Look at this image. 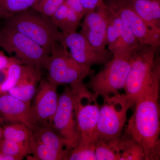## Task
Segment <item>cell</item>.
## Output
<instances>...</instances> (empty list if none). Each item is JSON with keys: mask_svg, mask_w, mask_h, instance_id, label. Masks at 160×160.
Segmentation results:
<instances>
[{"mask_svg": "<svg viewBox=\"0 0 160 160\" xmlns=\"http://www.w3.org/2000/svg\"><path fill=\"white\" fill-rule=\"evenodd\" d=\"M160 67L136 101L126 130V136L142 146L145 160L160 159Z\"/></svg>", "mask_w": 160, "mask_h": 160, "instance_id": "cell-1", "label": "cell"}, {"mask_svg": "<svg viewBox=\"0 0 160 160\" xmlns=\"http://www.w3.org/2000/svg\"><path fill=\"white\" fill-rule=\"evenodd\" d=\"M0 19L7 26L38 43L49 54L59 42L61 31L51 18L33 9H28L9 17Z\"/></svg>", "mask_w": 160, "mask_h": 160, "instance_id": "cell-2", "label": "cell"}, {"mask_svg": "<svg viewBox=\"0 0 160 160\" xmlns=\"http://www.w3.org/2000/svg\"><path fill=\"white\" fill-rule=\"evenodd\" d=\"M159 48L141 44L131 57V66L124 89L131 106L145 88L152 75L160 67Z\"/></svg>", "mask_w": 160, "mask_h": 160, "instance_id": "cell-3", "label": "cell"}, {"mask_svg": "<svg viewBox=\"0 0 160 160\" xmlns=\"http://www.w3.org/2000/svg\"><path fill=\"white\" fill-rule=\"evenodd\" d=\"M0 47L15 55L23 65L46 69L49 54L26 35L7 26L0 19Z\"/></svg>", "mask_w": 160, "mask_h": 160, "instance_id": "cell-4", "label": "cell"}, {"mask_svg": "<svg viewBox=\"0 0 160 160\" xmlns=\"http://www.w3.org/2000/svg\"><path fill=\"white\" fill-rule=\"evenodd\" d=\"M70 87L74 97L75 118L79 138L77 145H89L92 143L98 119V97L83 82Z\"/></svg>", "mask_w": 160, "mask_h": 160, "instance_id": "cell-5", "label": "cell"}, {"mask_svg": "<svg viewBox=\"0 0 160 160\" xmlns=\"http://www.w3.org/2000/svg\"><path fill=\"white\" fill-rule=\"evenodd\" d=\"M131 106L125 94L117 93L104 99L92 142L95 144L98 141L120 137L126 124L127 112Z\"/></svg>", "mask_w": 160, "mask_h": 160, "instance_id": "cell-6", "label": "cell"}, {"mask_svg": "<svg viewBox=\"0 0 160 160\" xmlns=\"http://www.w3.org/2000/svg\"><path fill=\"white\" fill-rule=\"evenodd\" d=\"M46 69V79L55 85H74L94 74L91 67L83 66L72 57L67 49L59 42L49 55Z\"/></svg>", "mask_w": 160, "mask_h": 160, "instance_id": "cell-7", "label": "cell"}, {"mask_svg": "<svg viewBox=\"0 0 160 160\" xmlns=\"http://www.w3.org/2000/svg\"><path fill=\"white\" fill-rule=\"evenodd\" d=\"M131 57L113 56L102 69L90 76L86 86L96 96L102 97L103 99L118 93V90L125 87L131 66Z\"/></svg>", "mask_w": 160, "mask_h": 160, "instance_id": "cell-8", "label": "cell"}, {"mask_svg": "<svg viewBox=\"0 0 160 160\" xmlns=\"http://www.w3.org/2000/svg\"><path fill=\"white\" fill-rule=\"evenodd\" d=\"M74 97L70 86H67L59 96L56 111L49 125L66 142L69 151L79 142L74 113Z\"/></svg>", "mask_w": 160, "mask_h": 160, "instance_id": "cell-9", "label": "cell"}, {"mask_svg": "<svg viewBox=\"0 0 160 160\" xmlns=\"http://www.w3.org/2000/svg\"><path fill=\"white\" fill-rule=\"evenodd\" d=\"M109 12L122 20L142 44L160 48V34L152 30L131 7L129 0H108Z\"/></svg>", "mask_w": 160, "mask_h": 160, "instance_id": "cell-10", "label": "cell"}, {"mask_svg": "<svg viewBox=\"0 0 160 160\" xmlns=\"http://www.w3.org/2000/svg\"><path fill=\"white\" fill-rule=\"evenodd\" d=\"M107 21V49L112 56L130 57L138 48L141 43L135 37L125 22L109 12L108 10Z\"/></svg>", "mask_w": 160, "mask_h": 160, "instance_id": "cell-11", "label": "cell"}, {"mask_svg": "<svg viewBox=\"0 0 160 160\" xmlns=\"http://www.w3.org/2000/svg\"><path fill=\"white\" fill-rule=\"evenodd\" d=\"M59 43L67 49L75 61L83 66L105 65L111 60L112 55L108 49L105 51L94 49L85 38L77 32L69 33L61 32Z\"/></svg>", "mask_w": 160, "mask_h": 160, "instance_id": "cell-12", "label": "cell"}, {"mask_svg": "<svg viewBox=\"0 0 160 160\" xmlns=\"http://www.w3.org/2000/svg\"><path fill=\"white\" fill-rule=\"evenodd\" d=\"M58 86L46 79L40 81L34 104L31 106L32 129L36 126L51 123L58 103Z\"/></svg>", "mask_w": 160, "mask_h": 160, "instance_id": "cell-13", "label": "cell"}, {"mask_svg": "<svg viewBox=\"0 0 160 160\" xmlns=\"http://www.w3.org/2000/svg\"><path fill=\"white\" fill-rule=\"evenodd\" d=\"M107 12L106 4L103 2L94 10L87 11L82 22L80 24V33L98 51L107 50L106 48Z\"/></svg>", "mask_w": 160, "mask_h": 160, "instance_id": "cell-14", "label": "cell"}, {"mask_svg": "<svg viewBox=\"0 0 160 160\" xmlns=\"http://www.w3.org/2000/svg\"><path fill=\"white\" fill-rule=\"evenodd\" d=\"M31 106L29 103L23 102L8 93L0 95L1 118L10 123H22L30 130L32 128Z\"/></svg>", "mask_w": 160, "mask_h": 160, "instance_id": "cell-15", "label": "cell"}, {"mask_svg": "<svg viewBox=\"0 0 160 160\" xmlns=\"http://www.w3.org/2000/svg\"><path fill=\"white\" fill-rule=\"evenodd\" d=\"M41 80L40 69L23 65L22 71L18 82L8 93L26 102L31 103Z\"/></svg>", "mask_w": 160, "mask_h": 160, "instance_id": "cell-16", "label": "cell"}, {"mask_svg": "<svg viewBox=\"0 0 160 160\" xmlns=\"http://www.w3.org/2000/svg\"><path fill=\"white\" fill-rule=\"evenodd\" d=\"M131 7L147 26L160 34V0H129Z\"/></svg>", "mask_w": 160, "mask_h": 160, "instance_id": "cell-17", "label": "cell"}, {"mask_svg": "<svg viewBox=\"0 0 160 160\" xmlns=\"http://www.w3.org/2000/svg\"><path fill=\"white\" fill-rule=\"evenodd\" d=\"M29 138L68 156L66 142L52 129L49 124L35 126L30 130Z\"/></svg>", "mask_w": 160, "mask_h": 160, "instance_id": "cell-18", "label": "cell"}, {"mask_svg": "<svg viewBox=\"0 0 160 160\" xmlns=\"http://www.w3.org/2000/svg\"><path fill=\"white\" fill-rule=\"evenodd\" d=\"M60 31L64 33L77 32L81 24V19L63 3L51 17Z\"/></svg>", "mask_w": 160, "mask_h": 160, "instance_id": "cell-19", "label": "cell"}, {"mask_svg": "<svg viewBox=\"0 0 160 160\" xmlns=\"http://www.w3.org/2000/svg\"><path fill=\"white\" fill-rule=\"evenodd\" d=\"M121 143V137L96 142L94 144L97 160H119Z\"/></svg>", "mask_w": 160, "mask_h": 160, "instance_id": "cell-20", "label": "cell"}, {"mask_svg": "<svg viewBox=\"0 0 160 160\" xmlns=\"http://www.w3.org/2000/svg\"><path fill=\"white\" fill-rule=\"evenodd\" d=\"M23 65L15 58H12L8 67L5 70V78L0 83V95L8 93L14 87L19 80Z\"/></svg>", "mask_w": 160, "mask_h": 160, "instance_id": "cell-21", "label": "cell"}, {"mask_svg": "<svg viewBox=\"0 0 160 160\" xmlns=\"http://www.w3.org/2000/svg\"><path fill=\"white\" fill-rule=\"evenodd\" d=\"M29 143L30 154L32 155L27 156V157L32 158V160H62L67 159L66 155L56 151L42 144L36 142L29 138Z\"/></svg>", "mask_w": 160, "mask_h": 160, "instance_id": "cell-22", "label": "cell"}, {"mask_svg": "<svg viewBox=\"0 0 160 160\" xmlns=\"http://www.w3.org/2000/svg\"><path fill=\"white\" fill-rule=\"evenodd\" d=\"M30 130L25 124L10 123L3 127V139L19 143H28Z\"/></svg>", "mask_w": 160, "mask_h": 160, "instance_id": "cell-23", "label": "cell"}, {"mask_svg": "<svg viewBox=\"0 0 160 160\" xmlns=\"http://www.w3.org/2000/svg\"><path fill=\"white\" fill-rule=\"evenodd\" d=\"M36 0H0V18H6L29 9Z\"/></svg>", "mask_w": 160, "mask_h": 160, "instance_id": "cell-24", "label": "cell"}, {"mask_svg": "<svg viewBox=\"0 0 160 160\" xmlns=\"http://www.w3.org/2000/svg\"><path fill=\"white\" fill-rule=\"evenodd\" d=\"M122 138L119 160H145V153L142 146L131 138L126 136Z\"/></svg>", "mask_w": 160, "mask_h": 160, "instance_id": "cell-25", "label": "cell"}, {"mask_svg": "<svg viewBox=\"0 0 160 160\" xmlns=\"http://www.w3.org/2000/svg\"><path fill=\"white\" fill-rule=\"evenodd\" d=\"M0 153L22 160L30 154L29 143L16 142L2 139L0 142Z\"/></svg>", "mask_w": 160, "mask_h": 160, "instance_id": "cell-26", "label": "cell"}, {"mask_svg": "<svg viewBox=\"0 0 160 160\" xmlns=\"http://www.w3.org/2000/svg\"><path fill=\"white\" fill-rule=\"evenodd\" d=\"M66 160H97L95 144L77 145L69 151Z\"/></svg>", "mask_w": 160, "mask_h": 160, "instance_id": "cell-27", "label": "cell"}, {"mask_svg": "<svg viewBox=\"0 0 160 160\" xmlns=\"http://www.w3.org/2000/svg\"><path fill=\"white\" fill-rule=\"evenodd\" d=\"M65 0H46L38 6L32 7V9L41 14L51 18Z\"/></svg>", "mask_w": 160, "mask_h": 160, "instance_id": "cell-28", "label": "cell"}, {"mask_svg": "<svg viewBox=\"0 0 160 160\" xmlns=\"http://www.w3.org/2000/svg\"><path fill=\"white\" fill-rule=\"evenodd\" d=\"M64 3L74 12L81 19L86 14V11L80 0H65Z\"/></svg>", "mask_w": 160, "mask_h": 160, "instance_id": "cell-29", "label": "cell"}, {"mask_svg": "<svg viewBox=\"0 0 160 160\" xmlns=\"http://www.w3.org/2000/svg\"><path fill=\"white\" fill-rule=\"evenodd\" d=\"M87 11H91L96 9L99 5L103 2V0H80Z\"/></svg>", "mask_w": 160, "mask_h": 160, "instance_id": "cell-30", "label": "cell"}, {"mask_svg": "<svg viewBox=\"0 0 160 160\" xmlns=\"http://www.w3.org/2000/svg\"><path fill=\"white\" fill-rule=\"evenodd\" d=\"M12 58L7 57L2 52L0 51V72L3 71L8 67Z\"/></svg>", "mask_w": 160, "mask_h": 160, "instance_id": "cell-31", "label": "cell"}, {"mask_svg": "<svg viewBox=\"0 0 160 160\" xmlns=\"http://www.w3.org/2000/svg\"><path fill=\"white\" fill-rule=\"evenodd\" d=\"M0 160H19L18 158L0 153Z\"/></svg>", "mask_w": 160, "mask_h": 160, "instance_id": "cell-32", "label": "cell"}, {"mask_svg": "<svg viewBox=\"0 0 160 160\" xmlns=\"http://www.w3.org/2000/svg\"><path fill=\"white\" fill-rule=\"evenodd\" d=\"M45 1H46V0H36V1L34 5L32 6V7L39 5V4H41V3H42V2H44Z\"/></svg>", "mask_w": 160, "mask_h": 160, "instance_id": "cell-33", "label": "cell"}, {"mask_svg": "<svg viewBox=\"0 0 160 160\" xmlns=\"http://www.w3.org/2000/svg\"><path fill=\"white\" fill-rule=\"evenodd\" d=\"M3 139V128L0 126V142Z\"/></svg>", "mask_w": 160, "mask_h": 160, "instance_id": "cell-34", "label": "cell"}]
</instances>
